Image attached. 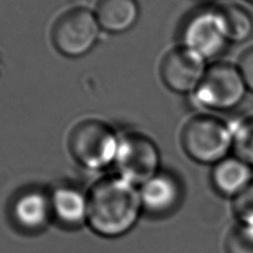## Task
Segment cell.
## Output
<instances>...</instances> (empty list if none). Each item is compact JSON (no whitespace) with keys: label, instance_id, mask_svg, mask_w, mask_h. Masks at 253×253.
Listing matches in <instances>:
<instances>
[{"label":"cell","instance_id":"6da1fadb","mask_svg":"<svg viewBox=\"0 0 253 253\" xmlns=\"http://www.w3.org/2000/svg\"><path fill=\"white\" fill-rule=\"evenodd\" d=\"M88 193L87 225L105 239L124 237L141 217L143 207L139 187L121 175L100 178Z\"/></svg>","mask_w":253,"mask_h":253},{"label":"cell","instance_id":"7a4b0ae2","mask_svg":"<svg viewBox=\"0 0 253 253\" xmlns=\"http://www.w3.org/2000/svg\"><path fill=\"white\" fill-rule=\"evenodd\" d=\"M181 142L190 159L213 167L233 150L232 127L219 117L200 114L186 122Z\"/></svg>","mask_w":253,"mask_h":253},{"label":"cell","instance_id":"3957f363","mask_svg":"<svg viewBox=\"0 0 253 253\" xmlns=\"http://www.w3.org/2000/svg\"><path fill=\"white\" fill-rule=\"evenodd\" d=\"M120 138L110 124L97 119H86L74 126L68 147L78 164L98 171L115 163Z\"/></svg>","mask_w":253,"mask_h":253},{"label":"cell","instance_id":"277c9868","mask_svg":"<svg viewBox=\"0 0 253 253\" xmlns=\"http://www.w3.org/2000/svg\"><path fill=\"white\" fill-rule=\"evenodd\" d=\"M249 91L237 65L215 62L208 66L198 88L195 102L210 111L229 112L237 108Z\"/></svg>","mask_w":253,"mask_h":253},{"label":"cell","instance_id":"5b68a950","mask_svg":"<svg viewBox=\"0 0 253 253\" xmlns=\"http://www.w3.org/2000/svg\"><path fill=\"white\" fill-rule=\"evenodd\" d=\"M100 29L94 11L86 7H73L55 21L51 28V41L60 54L78 58L95 47Z\"/></svg>","mask_w":253,"mask_h":253},{"label":"cell","instance_id":"8992f818","mask_svg":"<svg viewBox=\"0 0 253 253\" xmlns=\"http://www.w3.org/2000/svg\"><path fill=\"white\" fill-rule=\"evenodd\" d=\"M114 165L119 175L139 186L161 171L160 150L147 135L126 133L120 138Z\"/></svg>","mask_w":253,"mask_h":253},{"label":"cell","instance_id":"52a82bcc","mask_svg":"<svg viewBox=\"0 0 253 253\" xmlns=\"http://www.w3.org/2000/svg\"><path fill=\"white\" fill-rule=\"evenodd\" d=\"M182 38V45L207 60L223 54L230 43L217 7L204 8L192 15L183 28Z\"/></svg>","mask_w":253,"mask_h":253},{"label":"cell","instance_id":"ba28073f","mask_svg":"<svg viewBox=\"0 0 253 253\" xmlns=\"http://www.w3.org/2000/svg\"><path fill=\"white\" fill-rule=\"evenodd\" d=\"M207 59L184 45L165 54L160 67L161 78L168 88L177 94H193L207 72Z\"/></svg>","mask_w":253,"mask_h":253},{"label":"cell","instance_id":"9c48e42d","mask_svg":"<svg viewBox=\"0 0 253 253\" xmlns=\"http://www.w3.org/2000/svg\"><path fill=\"white\" fill-rule=\"evenodd\" d=\"M11 219L26 233H38L45 230L53 219L49 192L28 190L20 193L11 206Z\"/></svg>","mask_w":253,"mask_h":253},{"label":"cell","instance_id":"30bf717a","mask_svg":"<svg viewBox=\"0 0 253 253\" xmlns=\"http://www.w3.org/2000/svg\"><path fill=\"white\" fill-rule=\"evenodd\" d=\"M138 187L143 212L153 216L169 214L181 202L182 186L173 174L160 171Z\"/></svg>","mask_w":253,"mask_h":253},{"label":"cell","instance_id":"8fae6325","mask_svg":"<svg viewBox=\"0 0 253 253\" xmlns=\"http://www.w3.org/2000/svg\"><path fill=\"white\" fill-rule=\"evenodd\" d=\"M54 221L68 230L87 225L88 193L73 185H59L49 192Z\"/></svg>","mask_w":253,"mask_h":253},{"label":"cell","instance_id":"7c38bea8","mask_svg":"<svg viewBox=\"0 0 253 253\" xmlns=\"http://www.w3.org/2000/svg\"><path fill=\"white\" fill-rule=\"evenodd\" d=\"M211 181L217 193L233 200L253 182V167L237 155H229L213 165Z\"/></svg>","mask_w":253,"mask_h":253},{"label":"cell","instance_id":"4fadbf2b","mask_svg":"<svg viewBox=\"0 0 253 253\" xmlns=\"http://www.w3.org/2000/svg\"><path fill=\"white\" fill-rule=\"evenodd\" d=\"M94 12L103 30L123 34L136 25L139 5L137 0H97Z\"/></svg>","mask_w":253,"mask_h":253},{"label":"cell","instance_id":"5bb4252c","mask_svg":"<svg viewBox=\"0 0 253 253\" xmlns=\"http://www.w3.org/2000/svg\"><path fill=\"white\" fill-rule=\"evenodd\" d=\"M229 42L241 43L253 35V17L247 8L234 2L217 6Z\"/></svg>","mask_w":253,"mask_h":253},{"label":"cell","instance_id":"9a60e30c","mask_svg":"<svg viewBox=\"0 0 253 253\" xmlns=\"http://www.w3.org/2000/svg\"><path fill=\"white\" fill-rule=\"evenodd\" d=\"M233 133L234 155L253 167V116L231 124Z\"/></svg>","mask_w":253,"mask_h":253},{"label":"cell","instance_id":"2e32d148","mask_svg":"<svg viewBox=\"0 0 253 253\" xmlns=\"http://www.w3.org/2000/svg\"><path fill=\"white\" fill-rule=\"evenodd\" d=\"M226 253H253V226L238 223L225 240Z\"/></svg>","mask_w":253,"mask_h":253},{"label":"cell","instance_id":"e0dca14e","mask_svg":"<svg viewBox=\"0 0 253 253\" xmlns=\"http://www.w3.org/2000/svg\"><path fill=\"white\" fill-rule=\"evenodd\" d=\"M232 210L238 223L253 226V182L232 200Z\"/></svg>","mask_w":253,"mask_h":253},{"label":"cell","instance_id":"ac0fdd59","mask_svg":"<svg viewBox=\"0 0 253 253\" xmlns=\"http://www.w3.org/2000/svg\"><path fill=\"white\" fill-rule=\"evenodd\" d=\"M249 91L253 93V46L244 50L237 64Z\"/></svg>","mask_w":253,"mask_h":253},{"label":"cell","instance_id":"d6986e66","mask_svg":"<svg viewBox=\"0 0 253 253\" xmlns=\"http://www.w3.org/2000/svg\"><path fill=\"white\" fill-rule=\"evenodd\" d=\"M73 3H75V7H87V5H89L90 2H93L94 0H71Z\"/></svg>","mask_w":253,"mask_h":253},{"label":"cell","instance_id":"ffe728a7","mask_svg":"<svg viewBox=\"0 0 253 253\" xmlns=\"http://www.w3.org/2000/svg\"><path fill=\"white\" fill-rule=\"evenodd\" d=\"M247 1H249V2H251V3H253V0H247Z\"/></svg>","mask_w":253,"mask_h":253}]
</instances>
